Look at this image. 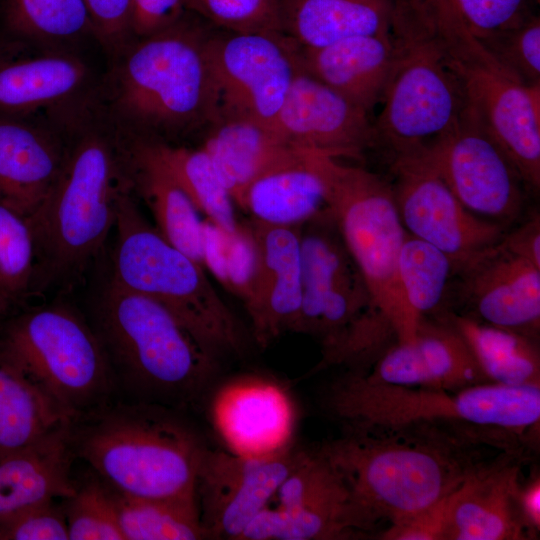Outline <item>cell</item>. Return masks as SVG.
Segmentation results:
<instances>
[{
    "label": "cell",
    "instance_id": "27",
    "mask_svg": "<svg viewBox=\"0 0 540 540\" xmlns=\"http://www.w3.org/2000/svg\"><path fill=\"white\" fill-rule=\"evenodd\" d=\"M236 382L221 391L214 410L232 452L261 455L288 445L292 409L286 395L262 379Z\"/></svg>",
    "mask_w": 540,
    "mask_h": 540
},
{
    "label": "cell",
    "instance_id": "50",
    "mask_svg": "<svg viewBox=\"0 0 540 540\" xmlns=\"http://www.w3.org/2000/svg\"><path fill=\"white\" fill-rule=\"evenodd\" d=\"M228 233L208 219L202 221L203 267L225 287Z\"/></svg>",
    "mask_w": 540,
    "mask_h": 540
},
{
    "label": "cell",
    "instance_id": "3",
    "mask_svg": "<svg viewBox=\"0 0 540 540\" xmlns=\"http://www.w3.org/2000/svg\"><path fill=\"white\" fill-rule=\"evenodd\" d=\"M212 28L187 11L114 58L109 103L120 131L167 143L203 132L220 106L208 51Z\"/></svg>",
    "mask_w": 540,
    "mask_h": 540
},
{
    "label": "cell",
    "instance_id": "47",
    "mask_svg": "<svg viewBox=\"0 0 540 540\" xmlns=\"http://www.w3.org/2000/svg\"><path fill=\"white\" fill-rule=\"evenodd\" d=\"M452 491L414 516L390 525L387 530L381 533L380 538L385 540H445Z\"/></svg>",
    "mask_w": 540,
    "mask_h": 540
},
{
    "label": "cell",
    "instance_id": "12",
    "mask_svg": "<svg viewBox=\"0 0 540 540\" xmlns=\"http://www.w3.org/2000/svg\"><path fill=\"white\" fill-rule=\"evenodd\" d=\"M300 253L301 306L293 332L318 338L326 350L363 324L384 319L329 208L301 227Z\"/></svg>",
    "mask_w": 540,
    "mask_h": 540
},
{
    "label": "cell",
    "instance_id": "52",
    "mask_svg": "<svg viewBox=\"0 0 540 540\" xmlns=\"http://www.w3.org/2000/svg\"><path fill=\"white\" fill-rule=\"evenodd\" d=\"M536 2H537V3H539V2H540V0H536Z\"/></svg>",
    "mask_w": 540,
    "mask_h": 540
},
{
    "label": "cell",
    "instance_id": "31",
    "mask_svg": "<svg viewBox=\"0 0 540 540\" xmlns=\"http://www.w3.org/2000/svg\"><path fill=\"white\" fill-rule=\"evenodd\" d=\"M71 419L39 384L0 355V458L37 444Z\"/></svg>",
    "mask_w": 540,
    "mask_h": 540
},
{
    "label": "cell",
    "instance_id": "10",
    "mask_svg": "<svg viewBox=\"0 0 540 540\" xmlns=\"http://www.w3.org/2000/svg\"><path fill=\"white\" fill-rule=\"evenodd\" d=\"M394 65L372 123L374 149L389 158L418 150L448 131L466 107L462 86L425 28L392 11Z\"/></svg>",
    "mask_w": 540,
    "mask_h": 540
},
{
    "label": "cell",
    "instance_id": "29",
    "mask_svg": "<svg viewBox=\"0 0 540 540\" xmlns=\"http://www.w3.org/2000/svg\"><path fill=\"white\" fill-rule=\"evenodd\" d=\"M68 425L0 458V516L74 494L71 472L76 457L68 441Z\"/></svg>",
    "mask_w": 540,
    "mask_h": 540
},
{
    "label": "cell",
    "instance_id": "44",
    "mask_svg": "<svg viewBox=\"0 0 540 540\" xmlns=\"http://www.w3.org/2000/svg\"><path fill=\"white\" fill-rule=\"evenodd\" d=\"M259 266V249L253 230L249 223H241L236 231L228 234L224 288L238 297L245 309L255 296Z\"/></svg>",
    "mask_w": 540,
    "mask_h": 540
},
{
    "label": "cell",
    "instance_id": "11",
    "mask_svg": "<svg viewBox=\"0 0 540 540\" xmlns=\"http://www.w3.org/2000/svg\"><path fill=\"white\" fill-rule=\"evenodd\" d=\"M431 34L458 78L467 110L500 146L529 190L540 188V83L525 85L459 20Z\"/></svg>",
    "mask_w": 540,
    "mask_h": 540
},
{
    "label": "cell",
    "instance_id": "38",
    "mask_svg": "<svg viewBox=\"0 0 540 540\" xmlns=\"http://www.w3.org/2000/svg\"><path fill=\"white\" fill-rule=\"evenodd\" d=\"M34 240L28 216L0 200V322L32 296Z\"/></svg>",
    "mask_w": 540,
    "mask_h": 540
},
{
    "label": "cell",
    "instance_id": "18",
    "mask_svg": "<svg viewBox=\"0 0 540 540\" xmlns=\"http://www.w3.org/2000/svg\"><path fill=\"white\" fill-rule=\"evenodd\" d=\"M273 128L290 145L335 159L360 160L374 149L369 114L301 66Z\"/></svg>",
    "mask_w": 540,
    "mask_h": 540
},
{
    "label": "cell",
    "instance_id": "7",
    "mask_svg": "<svg viewBox=\"0 0 540 540\" xmlns=\"http://www.w3.org/2000/svg\"><path fill=\"white\" fill-rule=\"evenodd\" d=\"M114 228L110 279L163 305L218 360L244 351L243 328L205 269L145 219L132 191L119 201Z\"/></svg>",
    "mask_w": 540,
    "mask_h": 540
},
{
    "label": "cell",
    "instance_id": "17",
    "mask_svg": "<svg viewBox=\"0 0 540 540\" xmlns=\"http://www.w3.org/2000/svg\"><path fill=\"white\" fill-rule=\"evenodd\" d=\"M450 312L538 341L540 267L499 242L455 264Z\"/></svg>",
    "mask_w": 540,
    "mask_h": 540
},
{
    "label": "cell",
    "instance_id": "41",
    "mask_svg": "<svg viewBox=\"0 0 540 540\" xmlns=\"http://www.w3.org/2000/svg\"><path fill=\"white\" fill-rule=\"evenodd\" d=\"M186 11L231 32H282L279 0H183Z\"/></svg>",
    "mask_w": 540,
    "mask_h": 540
},
{
    "label": "cell",
    "instance_id": "37",
    "mask_svg": "<svg viewBox=\"0 0 540 540\" xmlns=\"http://www.w3.org/2000/svg\"><path fill=\"white\" fill-rule=\"evenodd\" d=\"M152 141L198 212L226 233L236 231L241 223L235 215L234 201L209 155L201 147Z\"/></svg>",
    "mask_w": 540,
    "mask_h": 540
},
{
    "label": "cell",
    "instance_id": "46",
    "mask_svg": "<svg viewBox=\"0 0 540 540\" xmlns=\"http://www.w3.org/2000/svg\"><path fill=\"white\" fill-rule=\"evenodd\" d=\"M95 38L115 58L132 40L130 0H85Z\"/></svg>",
    "mask_w": 540,
    "mask_h": 540
},
{
    "label": "cell",
    "instance_id": "15",
    "mask_svg": "<svg viewBox=\"0 0 540 540\" xmlns=\"http://www.w3.org/2000/svg\"><path fill=\"white\" fill-rule=\"evenodd\" d=\"M389 182L406 232L448 255L455 264L497 244L508 229L468 211L417 153L389 158Z\"/></svg>",
    "mask_w": 540,
    "mask_h": 540
},
{
    "label": "cell",
    "instance_id": "25",
    "mask_svg": "<svg viewBox=\"0 0 540 540\" xmlns=\"http://www.w3.org/2000/svg\"><path fill=\"white\" fill-rule=\"evenodd\" d=\"M396 56L391 33L299 47L301 68L368 114L381 102Z\"/></svg>",
    "mask_w": 540,
    "mask_h": 540
},
{
    "label": "cell",
    "instance_id": "32",
    "mask_svg": "<svg viewBox=\"0 0 540 540\" xmlns=\"http://www.w3.org/2000/svg\"><path fill=\"white\" fill-rule=\"evenodd\" d=\"M436 320L446 322L461 336L490 382L540 386V352L537 340L453 312H448Z\"/></svg>",
    "mask_w": 540,
    "mask_h": 540
},
{
    "label": "cell",
    "instance_id": "45",
    "mask_svg": "<svg viewBox=\"0 0 540 540\" xmlns=\"http://www.w3.org/2000/svg\"><path fill=\"white\" fill-rule=\"evenodd\" d=\"M0 540H69L63 506L49 500L0 516Z\"/></svg>",
    "mask_w": 540,
    "mask_h": 540
},
{
    "label": "cell",
    "instance_id": "43",
    "mask_svg": "<svg viewBox=\"0 0 540 540\" xmlns=\"http://www.w3.org/2000/svg\"><path fill=\"white\" fill-rule=\"evenodd\" d=\"M481 45L523 84L540 83V19L538 15L523 25Z\"/></svg>",
    "mask_w": 540,
    "mask_h": 540
},
{
    "label": "cell",
    "instance_id": "33",
    "mask_svg": "<svg viewBox=\"0 0 540 540\" xmlns=\"http://www.w3.org/2000/svg\"><path fill=\"white\" fill-rule=\"evenodd\" d=\"M274 498L277 506L321 514L340 522L352 534L356 532L344 480L316 448L298 449Z\"/></svg>",
    "mask_w": 540,
    "mask_h": 540
},
{
    "label": "cell",
    "instance_id": "48",
    "mask_svg": "<svg viewBox=\"0 0 540 540\" xmlns=\"http://www.w3.org/2000/svg\"><path fill=\"white\" fill-rule=\"evenodd\" d=\"M133 40L161 31L187 12L183 0H130Z\"/></svg>",
    "mask_w": 540,
    "mask_h": 540
},
{
    "label": "cell",
    "instance_id": "14",
    "mask_svg": "<svg viewBox=\"0 0 540 540\" xmlns=\"http://www.w3.org/2000/svg\"><path fill=\"white\" fill-rule=\"evenodd\" d=\"M208 51L220 106L273 128L300 70L299 46L281 32L240 33L213 27Z\"/></svg>",
    "mask_w": 540,
    "mask_h": 540
},
{
    "label": "cell",
    "instance_id": "22",
    "mask_svg": "<svg viewBox=\"0 0 540 540\" xmlns=\"http://www.w3.org/2000/svg\"><path fill=\"white\" fill-rule=\"evenodd\" d=\"M202 133L199 147L209 155L234 203L258 177L309 153L285 142L272 127L222 106Z\"/></svg>",
    "mask_w": 540,
    "mask_h": 540
},
{
    "label": "cell",
    "instance_id": "34",
    "mask_svg": "<svg viewBox=\"0 0 540 540\" xmlns=\"http://www.w3.org/2000/svg\"><path fill=\"white\" fill-rule=\"evenodd\" d=\"M3 19L9 33L27 44L65 47L95 37L85 0H4Z\"/></svg>",
    "mask_w": 540,
    "mask_h": 540
},
{
    "label": "cell",
    "instance_id": "35",
    "mask_svg": "<svg viewBox=\"0 0 540 540\" xmlns=\"http://www.w3.org/2000/svg\"><path fill=\"white\" fill-rule=\"evenodd\" d=\"M455 262L440 249L406 234L398 258L405 298L421 319H437L451 310Z\"/></svg>",
    "mask_w": 540,
    "mask_h": 540
},
{
    "label": "cell",
    "instance_id": "16",
    "mask_svg": "<svg viewBox=\"0 0 540 540\" xmlns=\"http://www.w3.org/2000/svg\"><path fill=\"white\" fill-rule=\"evenodd\" d=\"M297 453L290 444L261 455L205 447L196 497L206 537L239 540L250 521L270 505Z\"/></svg>",
    "mask_w": 540,
    "mask_h": 540
},
{
    "label": "cell",
    "instance_id": "8",
    "mask_svg": "<svg viewBox=\"0 0 540 540\" xmlns=\"http://www.w3.org/2000/svg\"><path fill=\"white\" fill-rule=\"evenodd\" d=\"M0 355L71 418L111 400L116 383L89 320L63 300L24 306L0 322Z\"/></svg>",
    "mask_w": 540,
    "mask_h": 540
},
{
    "label": "cell",
    "instance_id": "24",
    "mask_svg": "<svg viewBox=\"0 0 540 540\" xmlns=\"http://www.w3.org/2000/svg\"><path fill=\"white\" fill-rule=\"evenodd\" d=\"M32 45L21 55L0 56V114L15 117L76 99L90 69L65 47Z\"/></svg>",
    "mask_w": 540,
    "mask_h": 540
},
{
    "label": "cell",
    "instance_id": "26",
    "mask_svg": "<svg viewBox=\"0 0 540 540\" xmlns=\"http://www.w3.org/2000/svg\"><path fill=\"white\" fill-rule=\"evenodd\" d=\"M123 135L133 194L149 208L160 234L203 267L202 220L198 210L153 141Z\"/></svg>",
    "mask_w": 540,
    "mask_h": 540
},
{
    "label": "cell",
    "instance_id": "2",
    "mask_svg": "<svg viewBox=\"0 0 540 540\" xmlns=\"http://www.w3.org/2000/svg\"><path fill=\"white\" fill-rule=\"evenodd\" d=\"M129 191L122 132L94 124L74 127L56 184L28 216L35 248L33 297L77 288L101 253L119 201Z\"/></svg>",
    "mask_w": 540,
    "mask_h": 540
},
{
    "label": "cell",
    "instance_id": "23",
    "mask_svg": "<svg viewBox=\"0 0 540 540\" xmlns=\"http://www.w3.org/2000/svg\"><path fill=\"white\" fill-rule=\"evenodd\" d=\"M68 139L17 117H0V200L29 216L63 169Z\"/></svg>",
    "mask_w": 540,
    "mask_h": 540
},
{
    "label": "cell",
    "instance_id": "49",
    "mask_svg": "<svg viewBox=\"0 0 540 540\" xmlns=\"http://www.w3.org/2000/svg\"><path fill=\"white\" fill-rule=\"evenodd\" d=\"M501 245L511 253L540 267V216L534 213L514 228H508Z\"/></svg>",
    "mask_w": 540,
    "mask_h": 540
},
{
    "label": "cell",
    "instance_id": "51",
    "mask_svg": "<svg viewBox=\"0 0 540 540\" xmlns=\"http://www.w3.org/2000/svg\"><path fill=\"white\" fill-rule=\"evenodd\" d=\"M517 504L522 523L527 530H540V478L534 474L527 482L521 483Z\"/></svg>",
    "mask_w": 540,
    "mask_h": 540
},
{
    "label": "cell",
    "instance_id": "9",
    "mask_svg": "<svg viewBox=\"0 0 540 540\" xmlns=\"http://www.w3.org/2000/svg\"><path fill=\"white\" fill-rule=\"evenodd\" d=\"M330 209L342 239L360 270L377 311L397 342L414 339L420 318L409 306L398 276L407 234L389 181L339 159L318 155Z\"/></svg>",
    "mask_w": 540,
    "mask_h": 540
},
{
    "label": "cell",
    "instance_id": "40",
    "mask_svg": "<svg viewBox=\"0 0 540 540\" xmlns=\"http://www.w3.org/2000/svg\"><path fill=\"white\" fill-rule=\"evenodd\" d=\"M351 535L343 524L327 516L268 505L250 521L239 540H330Z\"/></svg>",
    "mask_w": 540,
    "mask_h": 540
},
{
    "label": "cell",
    "instance_id": "28",
    "mask_svg": "<svg viewBox=\"0 0 540 540\" xmlns=\"http://www.w3.org/2000/svg\"><path fill=\"white\" fill-rule=\"evenodd\" d=\"M318 154L277 167L254 180L236 203L253 221L285 227H302L328 208L327 184Z\"/></svg>",
    "mask_w": 540,
    "mask_h": 540
},
{
    "label": "cell",
    "instance_id": "30",
    "mask_svg": "<svg viewBox=\"0 0 540 540\" xmlns=\"http://www.w3.org/2000/svg\"><path fill=\"white\" fill-rule=\"evenodd\" d=\"M279 3L282 32L302 48L391 33L392 0H279Z\"/></svg>",
    "mask_w": 540,
    "mask_h": 540
},
{
    "label": "cell",
    "instance_id": "5",
    "mask_svg": "<svg viewBox=\"0 0 540 540\" xmlns=\"http://www.w3.org/2000/svg\"><path fill=\"white\" fill-rule=\"evenodd\" d=\"M87 318L116 387L135 401L189 402L217 369L218 359L167 308L110 277L91 299Z\"/></svg>",
    "mask_w": 540,
    "mask_h": 540
},
{
    "label": "cell",
    "instance_id": "39",
    "mask_svg": "<svg viewBox=\"0 0 540 540\" xmlns=\"http://www.w3.org/2000/svg\"><path fill=\"white\" fill-rule=\"evenodd\" d=\"M62 506L69 540H126L112 491L95 473Z\"/></svg>",
    "mask_w": 540,
    "mask_h": 540
},
{
    "label": "cell",
    "instance_id": "4",
    "mask_svg": "<svg viewBox=\"0 0 540 540\" xmlns=\"http://www.w3.org/2000/svg\"><path fill=\"white\" fill-rule=\"evenodd\" d=\"M68 441L75 457L119 493L141 498L196 496L205 446L164 405L109 400L74 416Z\"/></svg>",
    "mask_w": 540,
    "mask_h": 540
},
{
    "label": "cell",
    "instance_id": "20",
    "mask_svg": "<svg viewBox=\"0 0 540 540\" xmlns=\"http://www.w3.org/2000/svg\"><path fill=\"white\" fill-rule=\"evenodd\" d=\"M520 455L504 452L490 463H477L452 491L445 540H522L517 495Z\"/></svg>",
    "mask_w": 540,
    "mask_h": 540
},
{
    "label": "cell",
    "instance_id": "13",
    "mask_svg": "<svg viewBox=\"0 0 540 540\" xmlns=\"http://www.w3.org/2000/svg\"><path fill=\"white\" fill-rule=\"evenodd\" d=\"M413 152L474 215L506 228L521 217L528 188L504 151L466 107L448 131Z\"/></svg>",
    "mask_w": 540,
    "mask_h": 540
},
{
    "label": "cell",
    "instance_id": "36",
    "mask_svg": "<svg viewBox=\"0 0 540 540\" xmlns=\"http://www.w3.org/2000/svg\"><path fill=\"white\" fill-rule=\"evenodd\" d=\"M126 540H197L206 533L197 497L141 498L112 489Z\"/></svg>",
    "mask_w": 540,
    "mask_h": 540
},
{
    "label": "cell",
    "instance_id": "42",
    "mask_svg": "<svg viewBox=\"0 0 540 540\" xmlns=\"http://www.w3.org/2000/svg\"><path fill=\"white\" fill-rule=\"evenodd\" d=\"M471 35L484 44L537 15L536 0H453ZM538 4V3H537Z\"/></svg>",
    "mask_w": 540,
    "mask_h": 540
},
{
    "label": "cell",
    "instance_id": "19",
    "mask_svg": "<svg viewBox=\"0 0 540 540\" xmlns=\"http://www.w3.org/2000/svg\"><path fill=\"white\" fill-rule=\"evenodd\" d=\"M364 374L376 381L450 391L490 381L461 336L446 322L421 318L410 342L390 345Z\"/></svg>",
    "mask_w": 540,
    "mask_h": 540
},
{
    "label": "cell",
    "instance_id": "6",
    "mask_svg": "<svg viewBox=\"0 0 540 540\" xmlns=\"http://www.w3.org/2000/svg\"><path fill=\"white\" fill-rule=\"evenodd\" d=\"M316 449L344 480L356 531L414 516L454 490L477 464L472 447L426 436L344 433Z\"/></svg>",
    "mask_w": 540,
    "mask_h": 540
},
{
    "label": "cell",
    "instance_id": "21",
    "mask_svg": "<svg viewBox=\"0 0 540 540\" xmlns=\"http://www.w3.org/2000/svg\"><path fill=\"white\" fill-rule=\"evenodd\" d=\"M259 249L255 296L246 308L252 334L260 347L293 332L301 306V227L249 222Z\"/></svg>",
    "mask_w": 540,
    "mask_h": 540
},
{
    "label": "cell",
    "instance_id": "1",
    "mask_svg": "<svg viewBox=\"0 0 540 540\" xmlns=\"http://www.w3.org/2000/svg\"><path fill=\"white\" fill-rule=\"evenodd\" d=\"M324 402L344 433L436 437L521 455L539 432L540 386L489 382L450 391L384 383L350 369L330 383Z\"/></svg>",
    "mask_w": 540,
    "mask_h": 540
}]
</instances>
